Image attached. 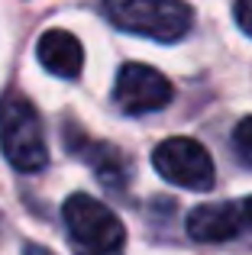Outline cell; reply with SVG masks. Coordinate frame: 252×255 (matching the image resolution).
<instances>
[{
    "label": "cell",
    "mask_w": 252,
    "mask_h": 255,
    "mask_svg": "<svg viewBox=\"0 0 252 255\" xmlns=\"http://www.w3.org/2000/svg\"><path fill=\"white\" fill-rule=\"evenodd\" d=\"M71 149L91 165L94 178L101 181L104 187H110V191H123L126 187V181H129V158H126L117 145L94 142V139L84 136V139H78V142L71 139Z\"/></svg>",
    "instance_id": "8"
},
{
    "label": "cell",
    "mask_w": 252,
    "mask_h": 255,
    "mask_svg": "<svg viewBox=\"0 0 252 255\" xmlns=\"http://www.w3.org/2000/svg\"><path fill=\"white\" fill-rule=\"evenodd\" d=\"M152 165L165 181L184 187V191H210L217 181V168L210 152L197 139L188 136H171L155 145Z\"/></svg>",
    "instance_id": "4"
},
{
    "label": "cell",
    "mask_w": 252,
    "mask_h": 255,
    "mask_svg": "<svg viewBox=\"0 0 252 255\" xmlns=\"http://www.w3.org/2000/svg\"><path fill=\"white\" fill-rule=\"evenodd\" d=\"M233 152L246 168H252V117L240 120L233 129Z\"/></svg>",
    "instance_id": "9"
},
{
    "label": "cell",
    "mask_w": 252,
    "mask_h": 255,
    "mask_svg": "<svg viewBox=\"0 0 252 255\" xmlns=\"http://www.w3.org/2000/svg\"><path fill=\"white\" fill-rule=\"evenodd\" d=\"M0 152L23 174L42 171L49 165V145L39 110L16 91L3 94L0 100Z\"/></svg>",
    "instance_id": "1"
},
{
    "label": "cell",
    "mask_w": 252,
    "mask_h": 255,
    "mask_svg": "<svg viewBox=\"0 0 252 255\" xmlns=\"http://www.w3.org/2000/svg\"><path fill=\"white\" fill-rule=\"evenodd\" d=\"M36 58L49 75L55 78H78L84 65V49L68 29H49L36 42Z\"/></svg>",
    "instance_id": "7"
},
{
    "label": "cell",
    "mask_w": 252,
    "mask_h": 255,
    "mask_svg": "<svg viewBox=\"0 0 252 255\" xmlns=\"http://www.w3.org/2000/svg\"><path fill=\"white\" fill-rule=\"evenodd\" d=\"M233 16H236V26H240L246 36H252V0H236Z\"/></svg>",
    "instance_id": "10"
},
{
    "label": "cell",
    "mask_w": 252,
    "mask_h": 255,
    "mask_svg": "<svg viewBox=\"0 0 252 255\" xmlns=\"http://www.w3.org/2000/svg\"><path fill=\"white\" fill-rule=\"evenodd\" d=\"M104 10L117 29L155 42H178L194 23V10L184 0H104Z\"/></svg>",
    "instance_id": "3"
},
{
    "label": "cell",
    "mask_w": 252,
    "mask_h": 255,
    "mask_svg": "<svg viewBox=\"0 0 252 255\" xmlns=\"http://www.w3.org/2000/svg\"><path fill=\"white\" fill-rule=\"evenodd\" d=\"M171 97H175V87H171L168 78L162 71L149 68V65H139V62L123 65L120 75H117V84H114L117 107L123 113H129V117L162 110V107L171 104Z\"/></svg>",
    "instance_id": "5"
},
{
    "label": "cell",
    "mask_w": 252,
    "mask_h": 255,
    "mask_svg": "<svg viewBox=\"0 0 252 255\" xmlns=\"http://www.w3.org/2000/svg\"><path fill=\"white\" fill-rule=\"evenodd\" d=\"M62 220L75 255H123L126 230L120 217L91 194H71L62 207Z\"/></svg>",
    "instance_id": "2"
},
{
    "label": "cell",
    "mask_w": 252,
    "mask_h": 255,
    "mask_svg": "<svg viewBox=\"0 0 252 255\" xmlns=\"http://www.w3.org/2000/svg\"><path fill=\"white\" fill-rule=\"evenodd\" d=\"M249 226L246 207L240 204H201L188 213V236L197 243H227Z\"/></svg>",
    "instance_id": "6"
},
{
    "label": "cell",
    "mask_w": 252,
    "mask_h": 255,
    "mask_svg": "<svg viewBox=\"0 0 252 255\" xmlns=\"http://www.w3.org/2000/svg\"><path fill=\"white\" fill-rule=\"evenodd\" d=\"M243 207H246V217H249V226H252V197H243Z\"/></svg>",
    "instance_id": "11"
}]
</instances>
